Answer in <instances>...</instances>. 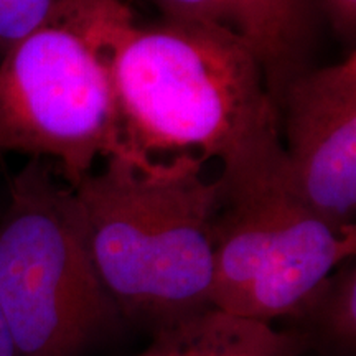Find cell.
I'll list each match as a JSON object with an SVG mask.
<instances>
[{"instance_id":"obj_1","label":"cell","mask_w":356,"mask_h":356,"mask_svg":"<svg viewBox=\"0 0 356 356\" xmlns=\"http://www.w3.org/2000/svg\"><path fill=\"white\" fill-rule=\"evenodd\" d=\"M68 17L108 66L134 155L215 159L222 178L282 160L279 109L239 35L165 19L139 25L121 0H79Z\"/></svg>"},{"instance_id":"obj_2","label":"cell","mask_w":356,"mask_h":356,"mask_svg":"<svg viewBox=\"0 0 356 356\" xmlns=\"http://www.w3.org/2000/svg\"><path fill=\"white\" fill-rule=\"evenodd\" d=\"M181 155L137 167L109 157L74 186L97 274L121 315L160 323L208 309L221 184Z\"/></svg>"},{"instance_id":"obj_3","label":"cell","mask_w":356,"mask_h":356,"mask_svg":"<svg viewBox=\"0 0 356 356\" xmlns=\"http://www.w3.org/2000/svg\"><path fill=\"white\" fill-rule=\"evenodd\" d=\"M0 218V309L17 356H74L121 315L92 264L73 190L30 159Z\"/></svg>"},{"instance_id":"obj_4","label":"cell","mask_w":356,"mask_h":356,"mask_svg":"<svg viewBox=\"0 0 356 356\" xmlns=\"http://www.w3.org/2000/svg\"><path fill=\"white\" fill-rule=\"evenodd\" d=\"M218 180L211 307L269 325L304 314L353 257L355 226L312 210L291 186L286 157L251 175Z\"/></svg>"},{"instance_id":"obj_5","label":"cell","mask_w":356,"mask_h":356,"mask_svg":"<svg viewBox=\"0 0 356 356\" xmlns=\"http://www.w3.org/2000/svg\"><path fill=\"white\" fill-rule=\"evenodd\" d=\"M51 162L71 188L101 155L152 167L122 139L104 61L68 13L13 44L0 60V154Z\"/></svg>"},{"instance_id":"obj_6","label":"cell","mask_w":356,"mask_h":356,"mask_svg":"<svg viewBox=\"0 0 356 356\" xmlns=\"http://www.w3.org/2000/svg\"><path fill=\"white\" fill-rule=\"evenodd\" d=\"M291 186L325 220L355 226L356 53L297 74L279 99Z\"/></svg>"},{"instance_id":"obj_7","label":"cell","mask_w":356,"mask_h":356,"mask_svg":"<svg viewBox=\"0 0 356 356\" xmlns=\"http://www.w3.org/2000/svg\"><path fill=\"white\" fill-rule=\"evenodd\" d=\"M222 3L229 30L254 51L267 89L279 106L287 84L309 70L305 58L314 37L317 0H222Z\"/></svg>"},{"instance_id":"obj_8","label":"cell","mask_w":356,"mask_h":356,"mask_svg":"<svg viewBox=\"0 0 356 356\" xmlns=\"http://www.w3.org/2000/svg\"><path fill=\"white\" fill-rule=\"evenodd\" d=\"M296 343L269 323L226 314L215 307L160 323L140 356H293Z\"/></svg>"},{"instance_id":"obj_9","label":"cell","mask_w":356,"mask_h":356,"mask_svg":"<svg viewBox=\"0 0 356 356\" xmlns=\"http://www.w3.org/2000/svg\"><path fill=\"white\" fill-rule=\"evenodd\" d=\"M341 264L325 282L304 314L315 312L332 340L345 348L356 340V270L353 264Z\"/></svg>"},{"instance_id":"obj_10","label":"cell","mask_w":356,"mask_h":356,"mask_svg":"<svg viewBox=\"0 0 356 356\" xmlns=\"http://www.w3.org/2000/svg\"><path fill=\"white\" fill-rule=\"evenodd\" d=\"M78 0H0V60L13 44L58 22Z\"/></svg>"},{"instance_id":"obj_11","label":"cell","mask_w":356,"mask_h":356,"mask_svg":"<svg viewBox=\"0 0 356 356\" xmlns=\"http://www.w3.org/2000/svg\"><path fill=\"white\" fill-rule=\"evenodd\" d=\"M333 29L345 38H353L356 30V0H320Z\"/></svg>"},{"instance_id":"obj_12","label":"cell","mask_w":356,"mask_h":356,"mask_svg":"<svg viewBox=\"0 0 356 356\" xmlns=\"http://www.w3.org/2000/svg\"><path fill=\"white\" fill-rule=\"evenodd\" d=\"M0 356H17L15 343L2 309H0Z\"/></svg>"}]
</instances>
